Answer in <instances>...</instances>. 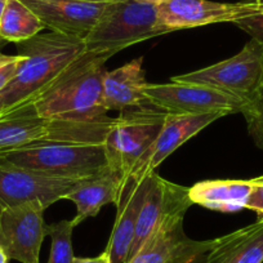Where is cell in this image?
<instances>
[{"mask_svg": "<svg viewBox=\"0 0 263 263\" xmlns=\"http://www.w3.org/2000/svg\"><path fill=\"white\" fill-rule=\"evenodd\" d=\"M165 115L150 102L121 111L105 138L108 166L123 178L130 176L132 169L160 133Z\"/></svg>", "mask_w": 263, "mask_h": 263, "instance_id": "8992f818", "label": "cell"}, {"mask_svg": "<svg viewBox=\"0 0 263 263\" xmlns=\"http://www.w3.org/2000/svg\"><path fill=\"white\" fill-rule=\"evenodd\" d=\"M114 121L108 116L98 121L52 120L37 115L32 103L26 102L0 115V154L40 140L105 141Z\"/></svg>", "mask_w": 263, "mask_h": 263, "instance_id": "5b68a950", "label": "cell"}, {"mask_svg": "<svg viewBox=\"0 0 263 263\" xmlns=\"http://www.w3.org/2000/svg\"><path fill=\"white\" fill-rule=\"evenodd\" d=\"M245 208L257 214V221H263V176L253 178V186Z\"/></svg>", "mask_w": 263, "mask_h": 263, "instance_id": "d4e9b609", "label": "cell"}, {"mask_svg": "<svg viewBox=\"0 0 263 263\" xmlns=\"http://www.w3.org/2000/svg\"><path fill=\"white\" fill-rule=\"evenodd\" d=\"M171 80L206 85L250 101L263 93V44L250 39L234 57Z\"/></svg>", "mask_w": 263, "mask_h": 263, "instance_id": "52a82bcc", "label": "cell"}, {"mask_svg": "<svg viewBox=\"0 0 263 263\" xmlns=\"http://www.w3.org/2000/svg\"><path fill=\"white\" fill-rule=\"evenodd\" d=\"M0 156L21 168L62 178L80 179L108 168L103 141L40 140Z\"/></svg>", "mask_w": 263, "mask_h": 263, "instance_id": "3957f363", "label": "cell"}, {"mask_svg": "<svg viewBox=\"0 0 263 263\" xmlns=\"http://www.w3.org/2000/svg\"><path fill=\"white\" fill-rule=\"evenodd\" d=\"M191 205L194 204L190 200L189 187L173 183L155 172L148 174L147 191L143 199L128 259L142 248L164 222L179 214H186Z\"/></svg>", "mask_w": 263, "mask_h": 263, "instance_id": "7c38bea8", "label": "cell"}, {"mask_svg": "<svg viewBox=\"0 0 263 263\" xmlns=\"http://www.w3.org/2000/svg\"><path fill=\"white\" fill-rule=\"evenodd\" d=\"M168 34L159 26L158 6L118 0L107 8L84 39L85 50L111 57L137 43Z\"/></svg>", "mask_w": 263, "mask_h": 263, "instance_id": "277c9868", "label": "cell"}, {"mask_svg": "<svg viewBox=\"0 0 263 263\" xmlns=\"http://www.w3.org/2000/svg\"><path fill=\"white\" fill-rule=\"evenodd\" d=\"M224 116L221 112L199 114V115H177V114H166L163 128L158 135L153 145L141 156L140 160L132 169L130 176L135 178H143L147 174L155 172V169L174 153L179 146L191 137L196 136L205 126Z\"/></svg>", "mask_w": 263, "mask_h": 263, "instance_id": "9a60e30c", "label": "cell"}, {"mask_svg": "<svg viewBox=\"0 0 263 263\" xmlns=\"http://www.w3.org/2000/svg\"><path fill=\"white\" fill-rule=\"evenodd\" d=\"M253 186L252 179H208L189 187L192 204L212 211L232 213L245 208Z\"/></svg>", "mask_w": 263, "mask_h": 263, "instance_id": "ffe728a7", "label": "cell"}, {"mask_svg": "<svg viewBox=\"0 0 263 263\" xmlns=\"http://www.w3.org/2000/svg\"><path fill=\"white\" fill-rule=\"evenodd\" d=\"M184 214L173 217L125 263H200L212 249L213 240L190 239L183 230Z\"/></svg>", "mask_w": 263, "mask_h": 263, "instance_id": "4fadbf2b", "label": "cell"}, {"mask_svg": "<svg viewBox=\"0 0 263 263\" xmlns=\"http://www.w3.org/2000/svg\"><path fill=\"white\" fill-rule=\"evenodd\" d=\"M0 40H2V39H0Z\"/></svg>", "mask_w": 263, "mask_h": 263, "instance_id": "e575fe53", "label": "cell"}, {"mask_svg": "<svg viewBox=\"0 0 263 263\" xmlns=\"http://www.w3.org/2000/svg\"><path fill=\"white\" fill-rule=\"evenodd\" d=\"M108 55L84 50L30 102L37 115L52 120L98 121L105 119L103 80Z\"/></svg>", "mask_w": 263, "mask_h": 263, "instance_id": "6da1fadb", "label": "cell"}, {"mask_svg": "<svg viewBox=\"0 0 263 263\" xmlns=\"http://www.w3.org/2000/svg\"><path fill=\"white\" fill-rule=\"evenodd\" d=\"M0 44H2V43H0Z\"/></svg>", "mask_w": 263, "mask_h": 263, "instance_id": "836d02e7", "label": "cell"}, {"mask_svg": "<svg viewBox=\"0 0 263 263\" xmlns=\"http://www.w3.org/2000/svg\"><path fill=\"white\" fill-rule=\"evenodd\" d=\"M248 132L257 147L263 150V93L250 100L241 110Z\"/></svg>", "mask_w": 263, "mask_h": 263, "instance_id": "603a6c76", "label": "cell"}, {"mask_svg": "<svg viewBox=\"0 0 263 263\" xmlns=\"http://www.w3.org/2000/svg\"><path fill=\"white\" fill-rule=\"evenodd\" d=\"M263 13V0L218 3L212 0H166L158 6L159 26L166 32L222 22H236Z\"/></svg>", "mask_w": 263, "mask_h": 263, "instance_id": "30bf717a", "label": "cell"}, {"mask_svg": "<svg viewBox=\"0 0 263 263\" xmlns=\"http://www.w3.org/2000/svg\"><path fill=\"white\" fill-rule=\"evenodd\" d=\"M234 24L248 35H250L252 39L258 40L263 44V13L237 20Z\"/></svg>", "mask_w": 263, "mask_h": 263, "instance_id": "484cf974", "label": "cell"}, {"mask_svg": "<svg viewBox=\"0 0 263 263\" xmlns=\"http://www.w3.org/2000/svg\"><path fill=\"white\" fill-rule=\"evenodd\" d=\"M3 114V106H2V103H0V115Z\"/></svg>", "mask_w": 263, "mask_h": 263, "instance_id": "1f68e13d", "label": "cell"}, {"mask_svg": "<svg viewBox=\"0 0 263 263\" xmlns=\"http://www.w3.org/2000/svg\"><path fill=\"white\" fill-rule=\"evenodd\" d=\"M16 44L24 62L16 78L0 92L3 114L34 100L85 50L84 39L55 31Z\"/></svg>", "mask_w": 263, "mask_h": 263, "instance_id": "7a4b0ae2", "label": "cell"}, {"mask_svg": "<svg viewBox=\"0 0 263 263\" xmlns=\"http://www.w3.org/2000/svg\"><path fill=\"white\" fill-rule=\"evenodd\" d=\"M143 60L136 58L119 69L106 72L103 80V107L107 111H123L148 102L145 97L147 85Z\"/></svg>", "mask_w": 263, "mask_h": 263, "instance_id": "ac0fdd59", "label": "cell"}, {"mask_svg": "<svg viewBox=\"0 0 263 263\" xmlns=\"http://www.w3.org/2000/svg\"><path fill=\"white\" fill-rule=\"evenodd\" d=\"M77 181L21 168L0 156V212L25 203H37L47 209L63 200Z\"/></svg>", "mask_w": 263, "mask_h": 263, "instance_id": "9c48e42d", "label": "cell"}, {"mask_svg": "<svg viewBox=\"0 0 263 263\" xmlns=\"http://www.w3.org/2000/svg\"><path fill=\"white\" fill-rule=\"evenodd\" d=\"M90 2H118V0H90Z\"/></svg>", "mask_w": 263, "mask_h": 263, "instance_id": "4dcf8cb0", "label": "cell"}, {"mask_svg": "<svg viewBox=\"0 0 263 263\" xmlns=\"http://www.w3.org/2000/svg\"><path fill=\"white\" fill-rule=\"evenodd\" d=\"M203 263H263V221L214 239Z\"/></svg>", "mask_w": 263, "mask_h": 263, "instance_id": "d6986e66", "label": "cell"}, {"mask_svg": "<svg viewBox=\"0 0 263 263\" xmlns=\"http://www.w3.org/2000/svg\"><path fill=\"white\" fill-rule=\"evenodd\" d=\"M133 2H137V3H143V4H153V6H160V4L165 3L166 0H133Z\"/></svg>", "mask_w": 263, "mask_h": 263, "instance_id": "83f0119b", "label": "cell"}, {"mask_svg": "<svg viewBox=\"0 0 263 263\" xmlns=\"http://www.w3.org/2000/svg\"><path fill=\"white\" fill-rule=\"evenodd\" d=\"M145 97L151 105L166 114L177 115H199V114L221 112L241 114L249 101H245L231 93L222 92L216 88L187 83L169 84H148L145 88Z\"/></svg>", "mask_w": 263, "mask_h": 263, "instance_id": "ba28073f", "label": "cell"}, {"mask_svg": "<svg viewBox=\"0 0 263 263\" xmlns=\"http://www.w3.org/2000/svg\"><path fill=\"white\" fill-rule=\"evenodd\" d=\"M148 186V174L143 178L128 176L121 184L116 201V219L105 252L110 263H125L135 240L136 227Z\"/></svg>", "mask_w": 263, "mask_h": 263, "instance_id": "2e32d148", "label": "cell"}, {"mask_svg": "<svg viewBox=\"0 0 263 263\" xmlns=\"http://www.w3.org/2000/svg\"><path fill=\"white\" fill-rule=\"evenodd\" d=\"M0 263H9L8 255L6 254V252L2 248H0Z\"/></svg>", "mask_w": 263, "mask_h": 263, "instance_id": "f1b7e54d", "label": "cell"}, {"mask_svg": "<svg viewBox=\"0 0 263 263\" xmlns=\"http://www.w3.org/2000/svg\"><path fill=\"white\" fill-rule=\"evenodd\" d=\"M0 43H4V42H3V40H0Z\"/></svg>", "mask_w": 263, "mask_h": 263, "instance_id": "d6a6232c", "label": "cell"}, {"mask_svg": "<svg viewBox=\"0 0 263 263\" xmlns=\"http://www.w3.org/2000/svg\"><path fill=\"white\" fill-rule=\"evenodd\" d=\"M123 181V177L110 166L97 174L78 179L65 196V200H71L77 205L72 224L77 227L87 218L97 216L107 204H116Z\"/></svg>", "mask_w": 263, "mask_h": 263, "instance_id": "e0dca14e", "label": "cell"}, {"mask_svg": "<svg viewBox=\"0 0 263 263\" xmlns=\"http://www.w3.org/2000/svg\"><path fill=\"white\" fill-rule=\"evenodd\" d=\"M7 3H8V0H0V18H2V14H3L4 9H6Z\"/></svg>", "mask_w": 263, "mask_h": 263, "instance_id": "f546056e", "label": "cell"}, {"mask_svg": "<svg viewBox=\"0 0 263 263\" xmlns=\"http://www.w3.org/2000/svg\"><path fill=\"white\" fill-rule=\"evenodd\" d=\"M44 29L39 17L21 0H8L0 18V39L3 42H25Z\"/></svg>", "mask_w": 263, "mask_h": 263, "instance_id": "44dd1931", "label": "cell"}, {"mask_svg": "<svg viewBox=\"0 0 263 263\" xmlns=\"http://www.w3.org/2000/svg\"><path fill=\"white\" fill-rule=\"evenodd\" d=\"M72 263H110V258H108V254L106 252L101 253L100 255L93 258H80L75 257Z\"/></svg>", "mask_w": 263, "mask_h": 263, "instance_id": "4316f807", "label": "cell"}, {"mask_svg": "<svg viewBox=\"0 0 263 263\" xmlns=\"http://www.w3.org/2000/svg\"><path fill=\"white\" fill-rule=\"evenodd\" d=\"M72 221L57 222V223L48 224L47 235L52 239L49 259L47 263H72L75 255L72 249Z\"/></svg>", "mask_w": 263, "mask_h": 263, "instance_id": "7402d4cb", "label": "cell"}, {"mask_svg": "<svg viewBox=\"0 0 263 263\" xmlns=\"http://www.w3.org/2000/svg\"><path fill=\"white\" fill-rule=\"evenodd\" d=\"M22 62V55H8L0 52V92L16 78Z\"/></svg>", "mask_w": 263, "mask_h": 263, "instance_id": "cb8c5ba5", "label": "cell"}, {"mask_svg": "<svg viewBox=\"0 0 263 263\" xmlns=\"http://www.w3.org/2000/svg\"><path fill=\"white\" fill-rule=\"evenodd\" d=\"M45 29L85 39L111 2L90 0H21Z\"/></svg>", "mask_w": 263, "mask_h": 263, "instance_id": "5bb4252c", "label": "cell"}, {"mask_svg": "<svg viewBox=\"0 0 263 263\" xmlns=\"http://www.w3.org/2000/svg\"><path fill=\"white\" fill-rule=\"evenodd\" d=\"M45 208L25 203L0 212V248L9 259L21 263H40V249L47 236Z\"/></svg>", "mask_w": 263, "mask_h": 263, "instance_id": "8fae6325", "label": "cell"}]
</instances>
